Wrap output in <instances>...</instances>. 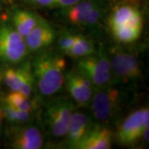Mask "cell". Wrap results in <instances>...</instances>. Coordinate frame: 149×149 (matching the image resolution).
I'll return each instance as SVG.
<instances>
[{"mask_svg": "<svg viewBox=\"0 0 149 149\" xmlns=\"http://www.w3.org/2000/svg\"><path fill=\"white\" fill-rule=\"evenodd\" d=\"M65 65L64 57L55 52H43L34 58L32 74L41 95L50 97L61 91L64 85Z\"/></svg>", "mask_w": 149, "mask_h": 149, "instance_id": "obj_1", "label": "cell"}, {"mask_svg": "<svg viewBox=\"0 0 149 149\" xmlns=\"http://www.w3.org/2000/svg\"><path fill=\"white\" fill-rule=\"evenodd\" d=\"M76 70L90 80L95 88L109 86L114 81L109 58L104 53H94L80 58Z\"/></svg>", "mask_w": 149, "mask_h": 149, "instance_id": "obj_2", "label": "cell"}, {"mask_svg": "<svg viewBox=\"0 0 149 149\" xmlns=\"http://www.w3.org/2000/svg\"><path fill=\"white\" fill-rule=\"evenodd\" d=\"M121 100L120 91L111 85L95 88L89 104L95 119L99 123L112 121L119 110Z\"/></svg>", "mask_w": 149, "mask_h": 149, "instance_id": "obj_3", "label": "cell"}, {"mask_svg": "<svg viewBox=\"0 0 149 149\" xmlns=\"http://www.w3.org/2000/svg\"><path fill=\"white\" fill-rule=\"evenodd\" d=\"M24 37L8 24L0 25V61L8 64L22 62L29 54Z\"/></svg>", "mask_w": 149, "mask_h": 149, "instance_id": "obj_4", "label": "cell"}, {"mask_svg": "<svg viewBox=\"0 0 149 149\" xmlns=\"http://www.w3.org/2000/svg\"><path fill=\"white\" fill-rule=\"evenodd\" d=\"M73 110V104L65 99H58L48 103L44 112V120L48 132L53 138L65 137Z\"/></svg>", "mask_w": 149, "mask_h": 149, "instance_id": "obj_5", "label": "cell"}, {"mask_svg": "<svg viewBox=\"0 0 149 149\" xmlns=\"http://www.w3.org/2000/svg\"><path fill=\"white\" fill-rule=\"evenodd\" d=\"M148 108L132 112L118 128L117 140L124 146L133 145L143 138L144 131L148 129Z\"/></svg>", "mask_w": 149, "mask_h": 149, "instance_id": "obj_6", "label": "cell"}, {"mask_svg": "<svg viewBox=\"0 0 149 149\" xmlns=\"http://www.w3.org/2000/svg\"><path fill=\"white\" fill-rule=\"evenodd\" d=\"M114 80L128 82L137 80L142 74L139 61L135 55L125 50L115 48L109 56Z\"/></svg>", "mask_w": 149, "mask_h": 149, "instance_id": "obj_7", "label": "cell"}, {"mask_svg": "<svg viewBox=\"0 0 149 149\" xmlns=\"http://www.w3.org/2000/svg\"><path fill=\"white\" fill-rule=\"evenodd\" d=\"M3 81L11 91H18L27 97L32 96L35 85L32 65L29 62L19 68H8L3 73Z\"/></svg>", "mask_w": 149, "mask_h": 149, "instance_id": "obj_8", "label": "cell"}, {"mask_svg": "<svg viewBox=\"0 0 149 149\" xmlns=\"http://www.w3.org/2000/svg\"><path fill=\"white\" fill-rule=\"evenodd\" d=\"M67 91L79 106L89 105L94 93V85L83 74L76 70H71L65 75Z\"/></svg>", "mask_w": 149, "mask_h": 149, "instance_id": "obj_9", "label": "cell"}, {"mask_svg": "<svg viewBox=\"0 0 149 149\" xmlns=\"http://www.w3.org/2000/svg\"><path fill=\"white\" fill-rule=\"evenodd\" d=\"M17 125L11 138V146L15 149H39L43 145L42 133L35 125Z\"/></svg>", "mask_w": 149, "mask_h": 149, "instance_id": "obj_10", "label": "cell"}, {"mask_svg": "<svg viewBox=\"0 0 149 149\" xmlns=\"http://www.w3.org/2000/svg\"><path fill=\"white\" fill-rule=\"evenodd\" d=\"M93 125L94 123L90 115L81 111L73 110L65 135L67 145L70 148H77Z\"/></svg>", "mask_w": 149, "mask_h": 149, "instance_id": "obj_11", "label": "cell"}, {"mask_svg": "<svg viewBox=\"0 0 149 149\" xmlns=\"http://www.w3.org/2000/svg\"><path fill=\"white\" fill-rule=\"evenodd\" d=\"M109 28L121 26L143 27V18L139 8L129 3H123L114 8L109 17Z\"/></svg>", "mask_w": 149, "mask_h": 149, "instance_id": "obj_12", "label": "cell"}, {"mask_svg": "<svg viewBox=\"0 0 149 149\" xmlns=\"http://www.w3.org/2000/svg\"><path fill=\"white\" fill-rule=\"evenodd\" d=\"M56 38V32L45 19H42L24 38L29 52H38L49 47Z\"/></svg>", "mask_w": 149, "mask_h": 149, "instance_id": "obj_13", "label": "cell"}, {"mask_svg": "<svg viewBox=\"0 0 149 149\" xmlns=\"http://www.w3.org/2000/svg\"><path fill=\"white\" fill-rule=\"evenodd\" d=\"M112 133L100 124L93 127L78 146V149H109L112 146Z\"/></svg>", "mask_w": 149, "mask_h": 149, "instance_id": "obj_14", "label": "cell"}, {"mask_svg": "<svg viewBox=\"0 0 149 149\" xmlns=\"http://www.w3.org/2000/svg\"><path fill=\"white\" fill-rule=\"evenodd\" d=\"M42 17L33 12L24 9L14 11L12 16V26L22 37H27L32 28L37 25Z\"/></svg>", "mask_w": 149, "mask_h": 149, "instance_id": "obj_15", "label": "cell"}, {"mask_svg": "<svg viewBox=\"0 0 149 149\" xmlns=\"http://www.w3.org/2000/svg\"><path fill=\"white\" fill-rule=\"evenodd\" d=\"M101 0H80L73 6L65 8L68 21L76 26L84 27L88 13Z\"/></svg>", "mask_w": 149, "mask_h": 149, "instance_id": "obj_16", "label": "cell"}, {"mask_svg": "<svg viewBox=\"0 0 149 149\" xmlns=\"http://www.w3.org/2000/svg\"><path fill=\"white\" fill-rule=\"evenodd\" d=\"M95 52L93 42L83 35L77 34L74 45L66 51L65 54L74 59H80L91 56Z\"/></svg>", "mask_w": 149, "mask_h": 149, "instance_id": "obj_17", "label": "cell"}, {"mask_svg": "<svg viewBox=\"0 0 149 149\" xmlns=\"http://www.w3.org/2000/svg\"><path fill=\"white\" fill-rule=\"evenodd\" d=\"M3 103L30 113H32L36 109V104L32 100L31 97L24 95L18 91H11L8 95H7Z\"/></svg>", "mask_w": 149, "mask_h": 149, "instance_id": "obj_18", "label": "cell"}, {"mask_svg": "<svg viewBox=\"0 0 149 149\" xmlns=\"http://www.w3.org/2000/svg\"><path fill=\"white\" fill-rule=\"evenodd\" d=\"M112 34L118 42L124 44L132 43L139 39L143 27L135 26H121L110 28Z\"/></svg>", "mask_w": 149, "mask_h": 149, "instance_id": "obj_19", "label": "cell"}, {"mask_svg": "<svg viewBox=\"0 0 149 149\" xmlns=\"http://www.w3.org/2000/svg\"><path fill=\"white\" fill-rule=\"evenodd\" d=\"M2 109L3 113V117L11 123L21 125L24 123H30L31 121V114L30 113L22 111L14 107H12L5 103L2 104Z\"/></svg>", "mask_w": 149, "mask_h": 149, "instance_id": "obj_20", "label": "cell"}, {"mask_svg": "<svg viewBox=\"0 0 149 149\" xmlns=\"http://www.w3.org/2000/svg\"><path fill=\"white\" fill-rule=\"evenodd\" d=\"M77 34H74L72 32H63L58 39V46L61 51L65 53L66 51H68L70 48L74 45V42L76 40Z\"/></svg>", "mask_w": 149, "mask_h": 149, "instance_id": "obj_21", "label": "cell"}, {"mask_svg": "<svg viewBox=\"0 0 149 149\" xmlns=\"http://www.w3.org/2000/svg\"><path fill=\"white\" fill-rule=\"evenodd\" d=\"M28 3H31L32 5L37 7H42V8H52L56 6V0H24Z\"/></svg>", "mask_w": 149, "mask_h": 149, "instance_id": "obj_22", "label": "cell"}, {"mask_svg": "<svg viewBox=\"0 0 149 149\" xmlns=\"http://www.w3.org/2000/svg\"><path fill=\"white\" fill-rule=\"evenodd\" d=\"M79 1L80 0H56V5L60 6L63 8H67L75 4Z\"/></svg>", "mask_w": 149, "mask_h": 149, "instance_id": "obj_23", "label": "cell"}, {"mask_svg": "<svg viewBox=\"0 0 149 149\" xmlns=\"http://www.w3.org/2000/svg\"><path fill=\"white\" fill-rule=\"evenodd\" d=\"M148 0H123L124 3H129L131 5L135 6L137 8H139V6L145 5L146 3H148Z\"/></svg>", "mask_w": 149, "mask_h": 149, "instance_id": "obj_24", "label": "cell"}, {"mask_svg": "<svg viewBox=\"0 0 149 149\" xmlns=\"http://www.w3.org/2000/svg\"><path fill=\"white\" fill-rule=\"evenodd\" d=\"M4 118L3 117V109H2V104H0V129H1V126H2V122L3 119Z\"/></svg>", "mask_w": 149, "mask_h": 149, "instance_id": "obj_25", "label": "cell"}, {"mask_svg": "<svg viewBox=\"0 0 149 149\" xmlns=\"http://www.w3.org/2000/svg\"><path fill=\"white\" fill-rule=\"evenodd\" d=\"M0 75H1V72H0Z\"/></svg>", "mask_w": 149, "mask_h": 149, "instance_id": "obj_26", "label": "cell"}]
</instances>
